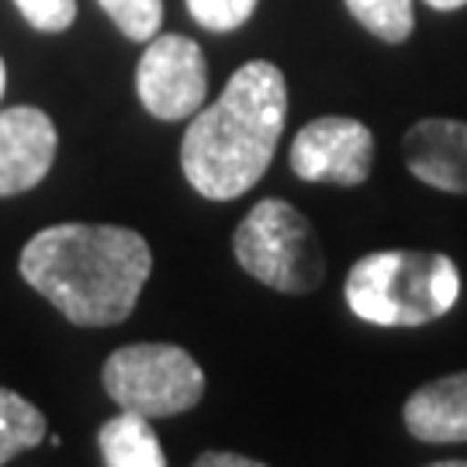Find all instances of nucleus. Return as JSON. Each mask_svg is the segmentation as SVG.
Returning <instances> with one entry per match:
<instances>
[{"mask_svg": "<svg viewBox=\"0 0 467 467\" xmlns=\"http://www.w3.org/2000/svg\"><path fill=\"white\" fill-rule=\"evenodd\" d=\"M104 391L121 412L146 419L181 416L204 395V370L173 343H132L108 357Z\"/></svg>", "mask_w": 467, "mask_h": 467, "instance_id": "obj_5", "label": "nucleus"}, {"mask_svg": "<svg viewBox=\"0 0 467 467\" xmlns=\"http://www.w3.org/2000/svg\"><path fill=\"white\" fill-rule=\"evenodd\" d=\"M405 430L422 443H464L467 440V374H451L422 384L405 401Z\"/></svg>", "mask_w": 467, "mask_h": 467, "instance_id": "obj_10", "label": "nucleus"}, {"mask_svg": "<svg viewBox=\"0 0 467 467\" xmlns=\"http://www.w3.org/2000/svg\"><path fill=\"white\" fill-rule=\"evenodd\" d=\"M287 118V84L274 63L253 59L229 77L222 98L191 118L181 167L208 201H233L267 173Z\"/></svg>", "mask_w": 467, "mask_h": 467, "instance_id": "obj_2", "label": "nucleus"}, {"mask_svg": "<svg viewBox=\"0 0 467 467\" xmlns=\"http://www.w3.org/2000/svg\"><path fill=\"white\" fill-rule=\"evenodd\" d=\"M118 32L132 42H150L163 25V0H98Z\"/></svg>", "mask_w": 467, "mask_h": 467, "instance_id": "obj_14", "label": "nucleus"}, {"mask_svg": "<svg viewBox=\"0 0 467 467\" xmlns=\"http://www.w3.org/2000/svg\"><path fill=\"white\" fill-rule=\"evenodd\" d=\"M104 467H167V453L152 430V419L118 412L98 433Z\"/></svg>", "mask_w": 467, "mask_h": 467, "instance_id": "obj_11", "label": "nucleus"}, {"mask_svg": "<svg viewBox=\"0 0 467 467\" xmlns=\"http://www.w3.org/2000/svg\"><path fill=\"white\" fill-rule=\"evenodd\" d=\"M374 167V132L347 115L308 121L291 142V170L312 184L357 187Z\"/></svg>", "mask_w": 467, "mask_h": 467, "instance_id": "obj_7", "label": "nucleus"}, {"mask_svg": "<svg viewBox=\"0 0 467 467\" xmlns=\"http://www.w3.org/2000/svg\"><path fill=\"white\" fill-rule=\"evenodd\" d=\"M139 100L160 121L194 118L208 98V67L198 42L184 35H152L139 73H135Z\"/></svg>", "mask_w": 467, "mask_h": 467, "instance_id": "obj_6", "label": "nucleus"}, {"mask_svg": "<svg viewBox=\"0 0 467 467\" xmlns=\"http://www.w3.org/2000/svg\"><path fill=\"white\" fill-rule=\"evenodd\" d=\"M21 277L77 326L132 316L152 274L150 243L121 225H49L21 250Z\"/></svg>", "mask_w": 467, "mask_h": 467, "instance_id": "obj_1", "label": "nucleus"}, {"mask_svg": "<svg viewBox=\"0 0 467 467\" xmlns=\"http://www.w3.org/2000/svg\"><path fill=\"white\" fill-rule=\"evenodd\" d=\"M191 467H267V464H260V461H253V457H243V453L208 451V453H201Z\"/></svg>", "mask_w": 467, "mask_h": 467, "instance_id": "obj_17", "label": "nucleus"}, {"mask_svg": "<svg viewBox=\"0 0 467 467\" xmlns=\"http://www.w3.org/2000/svg\"><path fill=\"white\" fill-rule=\"evenodd\" d=\"M46 440V416L17 391L0 388V467Z\"/></svg>", "mask_w": 467, "mask_h": 467, "instance_id": "obj_12", "label": "nucleus"}, {"mask_svg": "<svg viewBox=\"0 0 467 467\" xmlns=\"http://www.w3.org/2000/svg\"><path fill=\"white\" fill-rule=\"evenodd\" d=\"M401 156L416 181L447 194H467V121H416L401 139Z\"/></svg>", "mask_w": 467, "mask_h": 467, "instance_id": "obj_9", "label": "nucleus"}, {"mask_svg": "<svg viewBox=\"0 0 467 467\" xmlns=\"http://www.w3.org/2000/svg\"><path fill=\"white\" fill-rule=\"evenodd\" d=\"M4 80H7V73H4V59H0V94H4Z\"/></svg>", "mask_w": 467, "mask_h": 467, "instance_id": "obj_20", "label": "nucleus"}, {"mask_svg": "<svg viewBox=\"0 0 467 467\" xmlns=\"http://www.w3.org/2000/svg\"><path fill=\"white\" fill-rule=\"evenodd\" d=\"M15 7L38 32H63L77 17V0H15Z\"/></svg>", "mask_w": 467, "mask_h": 467, "instance_id": "obj_16", "label": "nucleus"}, {"mask_svg": "<svg viewBox=\"0 0 467 467\" xmlns=\"http://www.w3.org/2000/svg\"><path fill=\"white\" fill-rule=\"evenodd\" d=\"M436 11H457V7H467V0H426Z\"/></svg>", "mask_w": 467, "mask_h": 467, "instance_id": "obj_18", "label": "nucleus"}, {"mask_svg": "<svg viewBox=\"0 0 467 467\" xmlns=\"http://www.w3.org/2000/svg\"><path fill=\"white\" fill-rule=\"evenodd\" d=\"M430 467H467V461H436Z\"/></svg>", "mask_w": 467, "mask_h": 467, "instance_id": "obj_19", "label": "nucleus"}, {"mask_svg": "<svg viewBox=\"0 0 467 467\" xmlns=\"http://www.w3.org/2000/svg\"><path fill=\"white\" fill-rule=\"evenodd\" d=\"M260 0H187V11L208 32H235L253 17Z\"/></svg>", "mask_w": 467, "mask_h": 467, "instance_id": "obj_15", "label": "nucleus"}, {"mask_svg": "<svg viewBox=\"0 0 467 467\" xmlns=\"http://www.w3.org/2000/svg\"><path fill=\"white\" fill-rule=\"evenodd\" d=\"M56 160V125L46 111L17 104L0 111V198L25 194L46 181Z\"/></svg>", "mask_w": 467, "mask_h": 467, "instance_id": "obj_8", "label": "nucleus"}, {"mask_svg": "<svg viewBox=\"0 0 467 467\" xmlns=\"http://www.w3.org/2000/svg\"><path fill=\"white\" fill-rule=\"evenodd\" d=\"M343 298L353 316L374 326H426L457 305L461 270L447 253H368L347 274Z\"/></svg>", "mask_w": 467, "mask_h": 467, "instance_id": "obj_3", "label": "nucleus"}, {"mask_svg": "<svg viewBox=\"0 0 467 467\" xmlns=\"http://www.w3.org/2000/svg\"><path fill=\"white\" fill-rule=\"evenodd\" d=\"M233 250L250 277L284 295H308L326 277V260L312 222L281 198L253 204L235 229Z\"/></svg>", "mask_w": 467, "mask_h": 467, "instance_id": "obj_4", "label": "nucleus"}, {"mask_svg": "<svg viewBox=\"0 0 467 467\" xmlns=\"http://www.w3.org/2000/svg\"><path fill=\"white\" fill-rule=\"evenodd\" d=\"M350 11L374 38L399 46L412 35L416 15H412V0H347Z\"/></svg>", "mask_w": 467, "mask_h": 467, "instance_id": "obj_13", "label": "nucleus"}]
</instances>
